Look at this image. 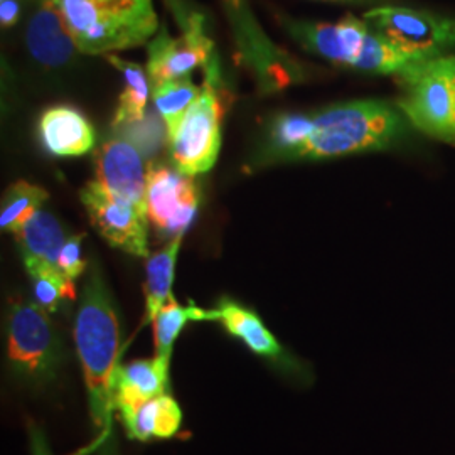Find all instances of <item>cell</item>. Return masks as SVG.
<instances>
[{
    "mask_svg": "<svg viewBox=\"0 0 455 455\" xmlns=\"http://www.w3.org/2000/svg\"><path fill=\"white\" fill-rule=\"evenodd\" d=\"M434 58H439V56H430L425 52L402 48L391 43L390 39L373 33L370 29L353 68H356L359 71L374 73V75L400 76L410 68L422 65Z\"/></svg>",
    "mask_w": 455,
    "mask_h": 455,
    "instance_id": "obj_18",
    "label": "cell"
},
{
    "mask_svg": "<svg viewBox=\"0 0 455 455\" xmlns=\"http://www.w3.org/2000/svg\"><path fill=\"white\" fill-rule=\"evenodd\" d=\"M201 195L195 180L174 165L150 164L147 167L146 206L148 221L161 233L184 236L195 221Z\"/></svg>",
    "mask_w": 455,
    "mask_h": 455,
    "instance_id": "obj_7",
    "label": "cell"
},
{
    "mask_svg": "<svg viewBox=\"0 0 455 455\" xmlns=\"http://www.w3.org/2000/svg\"><path fill=\"white\" fill-rule=\"evenodd\" d=\"M39 135L51 154L73 157L90 152L95 146V129L90 120L71 107H54L39 120Z\"/></svg>",
    "mask_w": 455,
    "mask_h": 455,
    "instance_id": "obj_14",
    "label": "cell"
},
{
    "mask_svg": "<svg viewBox=\"0 0 455 455\" xmlns=\"http://www.w3.org/2000/svg\"><path fill=\"white\" fill-rule=\"evenodd\" d=\"M182 236L171 240L167 246L154 253L147 261L146 280V321L154 323L157 314L161 312L165 302L172 295V282H174V270L176 260L180 253Z\"/></svg>",
    "mask_w": 455,
    "mask_h": 455,
    "instance_id": "obj_20",
    "label": "cell"
},
{
    "mask_svg": "<svg viewBox=\"0 0 455 455\" xmlns=\"http://www.w3.org/2000/svg\"><path fill=\"white\" fill-rule=\"evenodd\" d=\"M212 54V41L203 33L201 19L180 39L171 37L165 29L147 46V76L150 86L189 76L197 66L206 65Z\"/></svg>",
    "mask_w": 455,
    "mask_h": 455,
    "instance_id": "obj_11",
    "label": "cell"
},
{
    "mask_svg": "<svg viewBox=\"0 0 455 455\" xmlns=\"http://www.w3.org/2000/svg\"><path fill=\"white\" fill-rule=\"evenodd\" d=\"M171 359H139L118 364L114 376L115 410L122 417L144 405L148 400L167 395Z\"/></svg>",
    "mask_w": 455,
    "mask_h": 455,
    "instance_id": "obj_12",
    "label": "cell"
},
{
    "mask_svg": "<svg viewBox=\"0 0 455 455\" xmlns=\"http://www.w3.org/2000/svg\"><path fill=\"white\" fill-rule=\"evenodd\" d=\"M84 235H75L69 236L66 242L60 260H58V268L60 272L69 278L71 282H76V278L82 275L86 268V263L83 260L82 242Z\"/></svg>",
    "mask_w": 455,
    "mask_h": 455,
    "instance_id": "obj_27",
    "label": "cell"
},
{
    "mask_svg": "<svg viewBox=\"0 0 455 455\" xmlns=\"http://www.w3.org/2000/svg\"><path fill=\"white\" fill-rule=\"evenodd\" d=\"M90 413L101 432H110L115 410L114 376L120 355V324L103 278L93 270L83 287L75 321Z\"/></svg>",
    "mask_w": 455,
    "mask_h": 455,
    "instance_id": "obj_2",
    "label": "cell"
},
{
    "mask_svg": "<svg viewBox=\"0 0 455 455\" xmlns=\"http://www.w3.org/2000/svg\"><path fill=\"white\" fill-rule=\"evenodd\" d=\"M323 2H336V4H370L374 0H323Z\"/></svg>",
    "mask_w": 455,
    "mask_h": 455,
    "instance_id": "obj_30",
    "label": "cell"
},
{
    "mask_svg": "<svg viewBox=\"0 0 455 455\" xmlns=\"http://www.w3.org/2000/svg\"><path fill=\"white\" fill-rule=\"evenodd\" d=\"M122 422L131 439H169L180 432L182 411L172 396L163 395L122 417Z\"/></svg>",
    "mask_w": 455,
    "mask_h": 455,
    "instance_id": "obj_17",
    "label": "cell"
},
{
    "mask_svg": "<svg viewBox=\"0 0 455 455\" xmlns=\"http://www.w3.org/2000/svg\"><path fill=\"white\" fill-rule=\"evenodd\" d=\"M405 95L396 107L411 129L455 147V56L443 54L398 76Z\"/></svg>",
    "mask_w": 455,
    "mask_h": 455,
    "instance_id": "obj_4",
    "label": "cell"
},
{
    "mask_svg": "<svg viewBox=\"0 0 455 455\" xmlns=\"http://www.w3.org/2000/svg\"><path fill=\"white\" fill-rule=\"evenodd\" d=\"M108 434L110 432H101V435L98 437L93 443H90L88 447H84L82 451H78L76 454L71 455H88L92 454L95 449H98L107 437H108ZM31 442H33V455H51V452L48 451V443H46V439H44V435L36 428V427H31Z\"/></svg>",
    "mask_w": 455,
    "mask_h": 455,
    "instance_id": "obj_28",
    "label": "cell"
},
{
    "mask_svg": "<svg viewBox=\"0 0 455 455\" xmlns=\"http://www.w3.org/2000/svg\"><path fill=\"white\" fill-rule=\"evenodd\" d=\"M49 195L39 186L29 184L26 180H17L12 184L2 199L0 210V228L4 231L16 233L29 218L41 212Z\"/></svg>",
    "mask_w": 455,
    "mask_h": 455,
    "instance_id": "obj_25",
    "label": "cell"
},
{
    "mask_svg": "<svg viewBox=\"0 0 455 455\" xmlns=\"http://www.w3.org/2000/svg\"><path fill=\"white\" fill-rule=\"evenodd\" d=\"M189 321H214V312L212 309H201L195 304L184 307L174 299V295H171V299L154 319L156 351L159 358L171 359L174 341Z\"/></svg>",
    "mask_w": 455,
    "mask_h": 455,
    "instance_id": "obj_22",
    "label": "cell"
},
{
    "mask_svg": "<svg viewBox=\"0 0 455 455\" xmlns=\"http://www.w3.org/2000/svg\"><path fill=\"white\" fill-rule=\"evenodd\" d=\"M20 17V4L17 0H0V24L2 28L16 26Z\"/></svg>",
    "mask_w": 455,
    "mask_h": 455,
    "instance_id": "obj_29",
    "label": "cell"
},
{
    "mask_svg": "<svg viewBox=\"0 0 455 455\" xmlns=\"http://www.w3.org/2000/svg\"><path fill=\"white\" fill-rule=\"evenodd\" d=\"M312 132V115H278L270 132V154L276 161H295Z\"/></svg>",
    "mask_w": 455,
    "mask_h": 455,
    "instance_id": "obj_26",
    "label": "cell"
},
{
    "mask_svg": "<svg viewBox=\"0 0 455 455\" xmlns=\"http://www.w3.org/2000/svg\"><path fill=\"white\" fill-rule=\"evenodd\" d=\"M7 358L22 378L41 381L56 374L61 344L49 312L36 302L11 300L7 319Z\"/></svg>",
    "mask_w": 455,
    "mask_h": 455,
    "instance_id": "obj_5",
    "label": "cell"
},
{
    "mask_svg": "<svg viewBox=\"0 0 455 455\" xmlns=\"http://www.w3.org/2000/svg\"><path fill=\"white\" fill-rule=\"evenodd\" d=\"M221 105L212 84L203 86L201 97L184 115L180 129L167 139L174 167L195 178L212 169L221 147Z\"/></svg>",
    "mask_w": 455,
    "mask_h": 455,
    "instance_id": "obj_6",
    "label": "cell"
},
{
    "mask_svg": "<svg viewBox=\"0 0 455 455\" xmlns=\"http://www.w3.org/2000/svg\"><path fill=\"white\" fill-rule=\"evenodd\" d=\"M22 260H39L58 267L65 246V229L48 212H37L14 233Z\"/></svg>",
    "mask_w": 455,
    "mask_h": 455,
    "instance_id": "obj_16",
    "label": "cell"
},
{
    "mask_svg": "<svg viewBox=\"0 0 455 455\" xmlns=\"http://www.w3.org/2000/svg\"><path fill=\"white\" fill-rule=\"evenodd\" d=\"M107 60L122 71L125 86L118 98V110L115 114L114 125H131L144 118L148 100V76L142 66L125 61L115 54H107Z\"/></svg>",
    "mask_w": 455,
    "mask_h": 455,
    "instance_id": "obj_21",
    "label": "cell"
},
{
    "mask_svg": "<svg viewBox=\"0 0 455 455\" xmlns=\"http://www.w3.org/2000/svg\"><path fill=\"white\" fill-rule=\"evenodd\" d=\"M212 312L214 321H220L233 338L243 341L255 355L274 361H283L289 368L302 373V366H297L287 356L275 336L265 327L253 310L246 309L229 299H221L218 307L212 309Z\"/></svg>",
    "mask_w": 455,
    "mask_h": 455,
    "instance_id": "obj_15",
    "label": "cell"
},
{
    "mask_svg": "<svg viewBox=\"0 0 455 455\" xmlns=\"http://www.w3.org/2000/svg\"><path fill=\"white\" fill-rule=\"evenodd\" d=\"M413 132L400 108L387 101H347L312 115V132L295 161L402 150L413 144Z\"/></svg>",
    "mask_w": 455,
    "mask_h": 455,
    "instance_id": "obj_1",
    "label": "cell"
},
{
    "mask_svg": "<svg viewBox=\"0 0 455 455\" xmlns=\"http://www.w3.org/2000/svg\"><path fill=\"white\" fill-rule=\"evenodd\" d=\"M287 29L293 39L310 52L323 56L334 65L349 66L351 63L341 20L336 24L287 20Z\"/></svg>",
    "mask_w": 455,
    "mask_h": 455,
    "instance_id": "obj_19",
    "label": "cell"
},
{
    "mask_svg": "<svg viewBox=\"0 0 455 455\" xmlns=\"http://www.w3.org/2000/svg\"><path fill=\"white\" fill-rule=\"evenodd\" d=\"M33 283L36 304L46 312H54L65 300L76 299L75 282L66 278L58 267L39 260H24Z\"/></svg>",
    "mask_w": 455,
    "mask_h": 455,
    "instance_id": "obj_24",
    "label": "cell"
},
{
    "mask_svg": "<svg viewBox=\"0 0 455 455\" xmlns=\"http://www.w3.org/2000/svg\"><path fill=\"white\" fill-rule=\"evenodd\" d=\"M95 180L112 195L147 210V169L142 150L125 137L103 142L95 156Z\"/></svg>",
    "mask_w": 455,
    "mask_h": 455,
    "instance_id": "obj_10",
    "label": "cell"
},
{
    "mask_svg": "<svg viewBox=\"0 0 455 455\" xmlns=\"http://www.w3.org/2000/svg\"><path fill=\"white\" fill-rule=\"evenodd\" d=\"M80 197L92 225L97 228L107 243L133 257L146 259L148 255L147 210L112 195L97 180L88 182Z\"/></svg>",
    "mask_w": 455,
    "mask_h": 455,
    "instance_id": "obj_9",
    "label": "cell"
},
{
    "mask_svg": "<svg viewBox=\"0 0 455 455\" xmlns=\"http://www.w3.org/2000/svg\"><path fill=\"white\" fill-rule=\"evenodd\" d=\"M83 54L146 44L159 28L152 0H51Z\"/></svg>",
    "mask_w": 455,
    "mask_h": 455,
    "instance_id": "obj_3",
    "label": "cell"
},
{
    "mask_svg": "<svg viewBox=\"0 0 455 455\" xmlns=\"http://www.w3.org/2000/svg\"><path fill=\"white\" fill-rule=\"evenodd\" d=\"M28 48L41 65L58 68L80 52L71 34L66 29L65 20L51 0H41L34 12L28 33Z\"/></svg>",
    "mask_w": 455,
    "mask_h": 455,
    "instance_id": "obj_13",
    "label": "cell"
},
{
    "mask_svg": "<svg viewBox=\"0 0 455 455\" xmlns=\"http://www.w3.org/2000/svg\"><path fill=\"white\" fill-rule=\"evenodd\" d=\"M201 93L203 86H196L189 76L152 86V98L165 124L167 139H171L180 129L184 115L188 114Z\"/></svg>",
    "mask_w": 455,
    "mask_h": 455,
    "instance_id": "obj_23",
    "label": "cell"
},
{
    "mask_svg": "<svg viewBox=\"0 0 455 455\" xmlns=\"http://www.w3.org/2000/svg\"><path fill=\"white\" fill-rule=\"evenodd\" d=\"M363 20L373 33L410 51L443 56L455 48V20L449 17L405 7H376Z\"/></svg>",
    "mask_w": 455,
    "mask_h": 455,
    "instance_id": "obj_8",
    "label": "cell"
}]
</instances>
